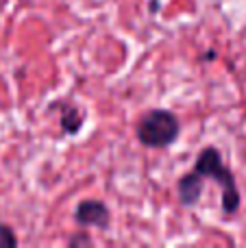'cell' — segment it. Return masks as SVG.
<instances>
[{"label":"cell","mask_w":246,"mask_h":248,"mask_svg":"<svg viewBox=\"0 0 246 248\" xmlns=\"http://www.w3.org/2000/svg\"><path fill=\"white\" fill-rule=\"evenodd\" d=\"M17 244V237L7 224H0V248L4 246H15Z\"/></svg>","instance_id":"cell-6"},{"label":"cell","mask_w":246,"mask_h":248,"mask_svg":"<svg viewBox=\"0 0 246 248\" xmlns=\"http://www.w3.org/2000/svg\"><path fill=\"white\" fill-rule=\"evenodd\" d=\"M70 246H92L94 242H92V237L87 235V233H77V235H72L68 240Z\"/></svg>","instance_id":"cell-7"},{"label":"cell","mask_w":246,"mask_h":248,"mask_svg":"<svg viewBox=\"0 0 246 248\" xmlns=\"http://www.w3.org/2000/svg\"><path fill=\"white\" fill-rule=\"evenodd\" d=\"M194 170L200 172L205 179H212L214 183H218L220 194H222V196H220L222 214H225V216L238 214L242 198H240V189H238V183H235L233 172L229 170V166H225L220 150L214 148V146L203 148L199 153V157H196Z\"/></svg>","instance_id":"cell-1"},{"label":"cell","mask_w":246,"mask_h":248,"mask_svg":"<svg viewBox=\"0 0 246 248\" xmlns=\"http://www.w3.org/2000/svg\"><path fill=\"white\" fill-rule=\"evenodd\" d=\"M74 222L83 229H109L111 222V214H109V207L103 201H96V198H87L81 201L74 209Z\"/></svg>","instance_id":"cell-3"},{"label":"cell","mask_w":246,"mask_h":248,"mask_svg":"<svg viewBox=\"0 0 246 248\" xmlns=\"http://www.w3.org/2000/svg\"><path fill=\"white\" fill-rule=\"evenodd\" d=\"M203 187H205V176L200 172L192 170L185 172L181 179L177 181V198L183 207H194L196 202L203 196Z\"/></svg>","instance_id":"cell-4"},{"label":"cell","mask_w":246,"mask_h":248,"mask_svg":"<svg viewBox=\"0 0 246 248\" xmlns=\"http://www.w3.org/2000/svg\"><path fill=\"white\" fill-rule=\"evenodd\" d=\"M59 122H61V128H63V133H68V135H77V133L83 128L85 113H83L81 109L77 107V105H63V107H61Z\"/></svg>","instance_id":"cell-5"},{"label":"cell","mask_w":246,"mask_h":248,"mask_svg":"<svg viewBox=\"0 0 246 248\" xmlns=\"http://www.w3.org/2000/svg\"><path fill=\"white\" fill-rule=\"evenodd\" d=\"M135 135L146 148H168L181 135V124L168 109H151L138 120Z\"/></svg>","instance_id":"cell-2"}]
</instances>
